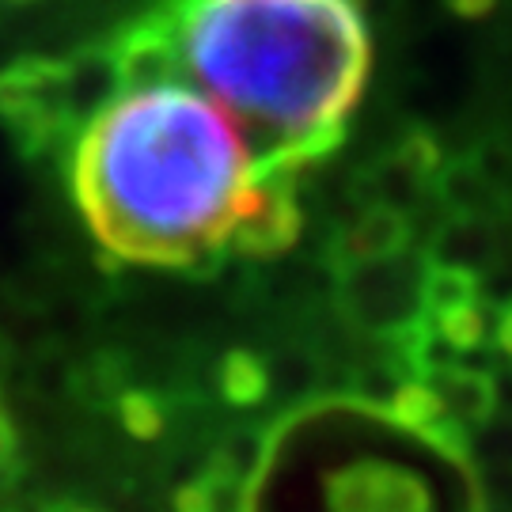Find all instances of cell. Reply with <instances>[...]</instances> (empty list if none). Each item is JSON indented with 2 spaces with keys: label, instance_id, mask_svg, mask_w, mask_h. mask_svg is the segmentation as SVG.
I'll return each mask as SVG.
<instances>
[{
  "label": "cell",
  "instance_id": "obj_1",
  "mask_svg": "<svg viewBox=\"0 0 512 512\" xmlns=\"http://www.w3.org/2000/svg\"><path fill=\"white\" fill-rule=\"evenodd\" d=\"M73 194L107 255L137 266H198L236 247L277 255L300 209L285 171L217 99L175 76L126 80L80 129Z\"/></svg>",
  "mask_w": 512,
  "mask_h": 512
},
{
  "label": "cell",
  "instance_id": "obj_2",
  "mask_svg": "<svg viewBox=\"0 0 512 512\" xmlns=\"http://www.w3.org/2000/svg\"><path fill=\"white\" fill-rule=\"evenodd\" d=\"M156 27L171 69L217 99L277 171L323 156L365 92L357 0H179Z\"/></svg>",
  "mask_w": 512,
  "mask_h": 512
},
{
  "label": "cell",
  "instance_id": "obj_3",
  "mask_svg": "<svg viewBox=\"0 0 512 512\" xmlns=\"http://www.w3.org/2000/svg\"><path fill=\"white\" fill-rule=\"evenodd\" d=\"M421 285H425V266H414L399 251L387 258L349 262L342 296L349 315L368 330H406L425 323Z\"/></svg>",
  "mask_w": 512,
  "mask_h": 512
},
{
  "label": "cell",
  "instance_id": "obj_4",
  "mask_svg": "<svg viewBox=\"0 0 512 512\" xmlns=\"http://www.w3.org/2000/svg\"><path fill=\"white\" fill-rule=\"evenodd\" d=\"M433 387H437V395L444 399L448 414H452V421L463 433L478 429L482 421L494 414V384L482 372L437 365L433 368Z\"/></svg>",
  "mask_w": 512,
  "mask_h": 512
},
{
  "label": "cell",
  "instance_id": "obj_5",
  "mask_svg": "<svg viewBox=\"0 0 512 512\" xmlns=\"http://www.w3.org/2000/svg\"><path fill=\"white\" fill-rule=\"evenodd\" d=\"M406 239H410L406 213L376 205V209H368L365 217L346 232L342 251H346L349 262H368V258H387L406 251Z\"/></svg>",
  "mask_w": 512,
  "mask_h": 512
},
{
  "label": "cell",
  "instance_id": "obj_6",
  "mask_svg": "<svg viewBox=\"0 0 512 512\" xmlns=\"http://www.w3.org/2000/svg\"><path fill=\"white\" fill-rule=\"evenodd\" d=\"M490 255H494L490 228L482 224V217H467V213H456V220L444 224V232L433 243V262L459 266V270H471V274L482 262H490Z\"/></svg>",
  "mask_w": 512,
  "mask_h": 512
},
{
  "label": "cell",
  "instance_id": "obj_7",
  "mask_svg": "<svg viewBox=\"0 0 512 512\" xmlns=\"http://www.w3.org/2000/svg\"><path fill=\"white\" fill-rule=\"evenodd\" d=\"M478 452L486 459V467H505L512 471V418H490L478 425Z\"/></svg>",
  "mask_w": 512,
  "mask_h": 512
},
{
  "label": "cell",
  "instance_id": "obj_8",
  "mask_svg": "<svg viewBox=\"0 0 512 512\" xmlns=\"http://www.w3.org/2000/svg\"><path fill=\"white\" fill-rule=\"evenodd\" d=\"M494 338H497V346H501L512 357V300L505 304V308H501V315H497Z\"/></svg>",
  "mask_w": 512,
  "mask_h": 512
},
{
  "label": "cell",
  "instance_id": "obj_9",
  "mask_svg": "<svg viewBox=\"0 0 512 512\" xmlns=\"http://www.w3.org/2000/svg\"><path fill=\"white\" fill-rule=\"evenodd\" d=\"M12 452V429H8V418H4V410H0V459Z\"/></svg>",
  "mask_w": 512,
  "mask_h": 512
},
{
  "label": "cell",
  "instance_id": "obj_10",
  "mask_svg": "<svg viewBox=\"0 0 512 512\" xmlns=\"http://www.w3.org/2000/svg\"><path fill=\"white\" fill-rule=\"evenodd\" d=\"M54 512H95V509H80V505H61V509H54Z\"/></svg>",
  "mask_w": 512,
  "mask_h": 512
}]
</instances>
